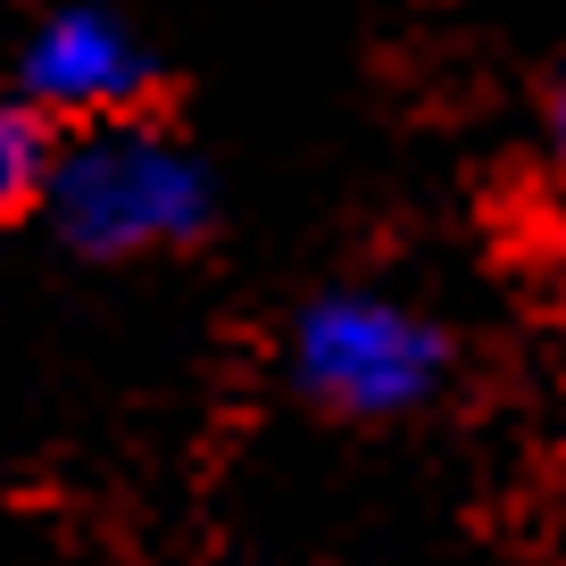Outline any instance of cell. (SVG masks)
Segmentation results:
<instances>
[{"mask_svg":"<svg viewBox=\"0 0 566 566\" xmlns=\"http://www.w3.org/2000/svg\"><path fill=\"white\" fill-rule=\"evenodd\" d=\"M450 375H459V334L384 283L308 292L283 325V384L342 424H400L442 400Z\"/></svg>","mask_w":566,"mask_h":566,"instance_id":"7a4b0ae2","label":"cell"},{"mask_svg":"<svg viewBox=\"0 0 566 566\" xmlns=\"http://www.w3.org/2000/svg\"><path fill=\"white\" fill-rule=\"evenodd\" d=\"M542 142H549V167H558V184H566V59H558V75H549V92H542Z\"/></svg>","mask_w":566,"mask_h":566,"instance_id":"5b68a950","label":"cell"},{"mask_svg":"<svg viewBox=\"0 0 566 566\" xmlns=\"http://www.w3.org/2000/svg\"><path fill=\"white\" fill-rule=\"evenodd\" d=\"M42 217L75 259H101V266L159 259V250H192L217 226V176L184 134H167L134 108V117L59 134Z\"/></svg>","mask_w":566,"mask_h":566,"instance_id":"6da1fadb","label":"cell"},{"mask_svg":"<svg viewBox=\"0 0 566 566\" xmlns=\"http://www.w3.org/2000/svg\"><path fill=\"white\" fill-rule=\"evenodd\" d=\"M9 84L42 108L51 125H101V117H134L159 84V59L134 34L125 9L101 0H67V9H42L18 42V67Z\"/></svg>","mask_w":566,"mask_h":566,"instance_id":"3957f363","label":"cell"},{"mask_svg":"<svg viewBox=\"0 0 566 566\" xmlns=\"http://www.w3.org/2000/svg\"><path fill=\"white\" fill-rule=\"evenodd\" d=\"M59 159V134L18 84H0V226L25 209H42V184H51Z\"/></svg>","mask_w":566,"mask_h":566,"instance_id":"277c9868","label":"cell"}]
</instances>
